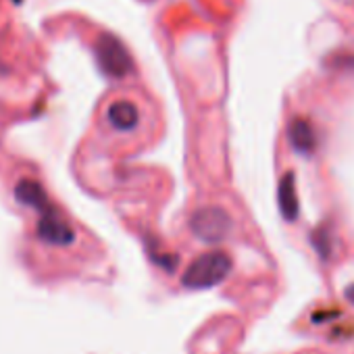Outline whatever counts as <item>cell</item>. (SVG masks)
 Segmentation results:
<instances>
[{
    "label": "cell",
    "mask_w": 354,
    "mask_h": 354,
    "mask_svg": "<svg viewBox=\"0 0 354 354\" xmlns=\"http://www.w3.org/2000/svg\"><path fill=\"white\" fill-rule=\"evenodd\" d=\"M234 261L223 250H211L201 254L184 273L182 283L188 290H209L213 286H219L225 281V277L232 273Z\"/></svg>",
    "instance_id": "6da1fadb"
},
{
    "label": "cell",
    "mask_w": 354,
    "mask_h": 354,
    "mask_svg": "<svg viewBox=\"0 0 354 354\" xmlns=\"http://www.w3.org/2000/svg\"><path fill=\"white\" fill-rule=\"evenodd\" d=\"M190 230L203 242L215 244V242L225 240L232 234L234 221H232V217L221 207H203V209H198L192 215Z\"/></svg>",
    "instance_id": "7a4b0ae2"
},
{
    "label": "cell",
    "mask_w": 354,
    "mask_h": 354,
    "mask_svg": "<svg viewBox=\"0 0 354 354\" xmlns=\"http://www.w3.org/2000/svg\"><path fill=\"white\" fill-rule=\"evenodd\" d=\"M96 57L102 71L111 77H125L131 73L133 63L125 46L111 34H102L96 42Z\"/></svg>",
    "instance_id": "3957f363"
},
{
    "label": "cell",
    "mask_w": 354,
    "mask_h": 354,
    "mask_svg": "<svg viewBox=\"0 0 354 354\" xmlns=\"http://www.w3.org/2000/svg\"><path fill=\"white\" fill-rule=\"evenodd\" d=\"M106 119L109 123L119 129V131H131L136 125H138V119H140V113H138V106L129 100H117L109 106L106 111Z\"/></svg>",
    "instance_id": "277c9868"
},
{
    "label": "cell",
    "mask_w": 354,
    "mask_h": 354,
    "mask_svg": "<svg viewBox=\"0 0 354 354\" xmlns=\"http://www.w3.org/2000/svg\"><path fill=\"white\" fill-rule=\"evenodd\" d=\"M288 136H290L292 146H294L300 154H310V152L317 148L315 129H313V125H310L306 119H300V117L294 119V121L290 123Z\"/></svg>",
    "instance_id": "5b68a950"
},
{
    "label": "cell",
    "mask_w": 354,
    "mask_h": 354,
    "mask_svg": "<svg viewBox=\"0 0 354 354\" xmlns=\"http://www.w3.org/2000/svg\"><path fill=\"white\" fill-rule=\"evenodd\" d=\"M279 209L281 215L288 221H296L298 217V198H296V186H294V173H286L279 182Z\"/></svg>",
    "instance_id": "8992f818"
},
{
    "label": "cell",
    "mask_w": 354,
    "mask_h": 354,
    "mask_svg": "<svg viewBox=\"0 0 354 354\" xmlns=\"http://www.w3.org/2000/svg\"><path fill=\"white\" fill-rule=\"evenodd\" d=\"M346 300L354 304V286H350V288L346 290Z\"/></svg>",
    "instance_id": "52a82bcc"
}]
</instances>
